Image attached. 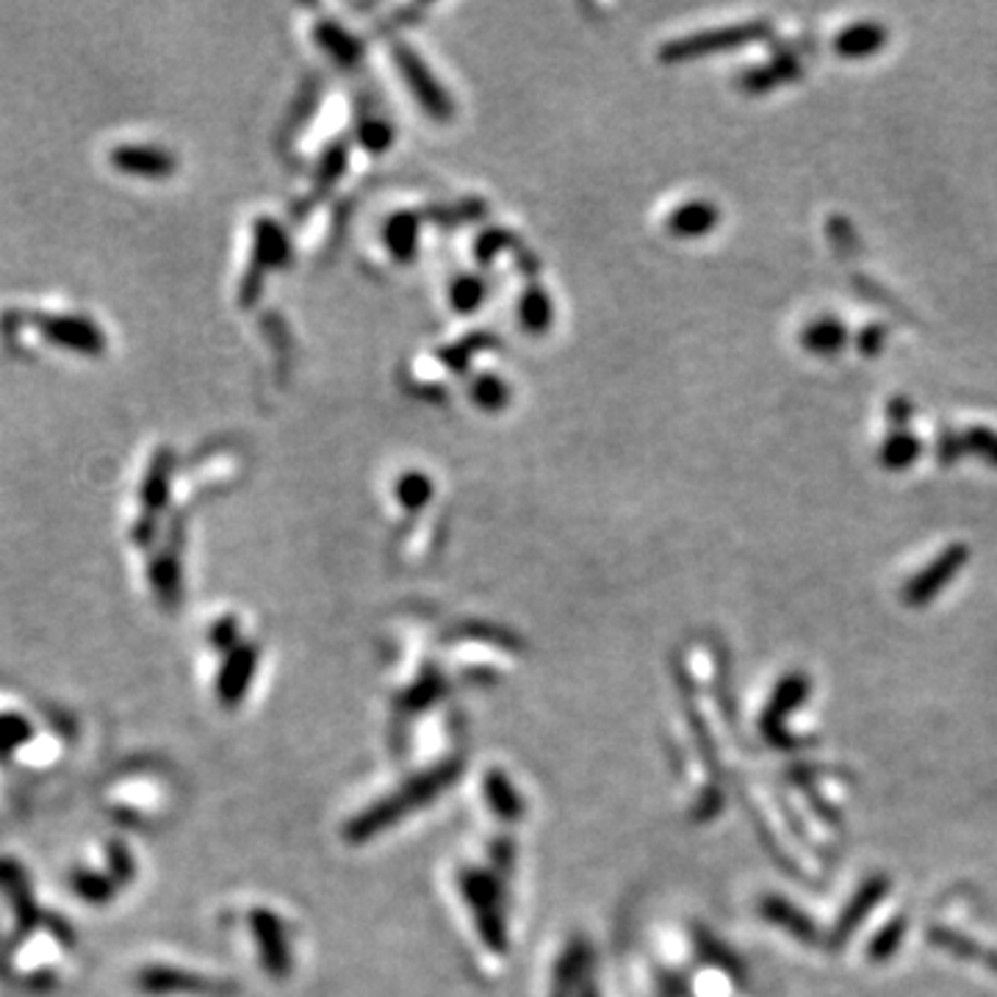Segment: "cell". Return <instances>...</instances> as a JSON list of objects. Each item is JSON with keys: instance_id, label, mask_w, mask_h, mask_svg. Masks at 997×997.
<instances>
[{"instance_id": "1", "label": "cell", "mask_w": 997, "mask_h": 997, "mask_svg": "<svg viewBox=\"0 0 997 997\" xmlns=\"http://www.w3.org/2000/svg\"><path fill=\"white\" fill-rule=\"evenodd\" d=\"M28 325L50 346L75 352L81 357H100L106 352V346H109L100 325L84 314H48V311H37V314H28Z\"/></svg>"}, {"instance_id": "2", "label": "cell", "mask_w": 997, "mask_h": 997, "mask_svg": "<svg viewBox=\"0 0 997 997\" xmlns=\"http://www.w3.org/2000/svg\"><path fill=\"white\" fill-rule=\"evenodd\" d=\"M964 562H968V546H950V549H945L943 555L931 562V566H925V569L920 571L912 582L903 585V591H901L903 605L907 607L931 605L934 596H937L945 585H950V582L956 580V574L964 569Z\"/></svg>"}, {"instance_id": "3", "label": "cell", "mask_w": 997, "mask_h": 997, "mask_svg": "<svg viewBox=\"0 0 997 997\" xmlns=\"http://www.w3.org/2000/svg\"><path fill=\"white\" fill-rule=\"evenodd\" d=\"M810 677L806 673H787L779 684H776L774 695H770L768 707L762 713V731L765 738L776 745H785V720L795 713L798 707H804V702L810 698Z\"/></svg>"}, {"instance_id": "4", "label": "cell", "mask_w": 997, "mask_h": 997, "mask_svg": "<svg viewBox=\"0 0 997 997\" xmlns=\"http://www.w3.org/2000/svg\"><path fill=\"white\" fill-rule=\"evenodd\" d=\"M0 892L7 895V901L12 903L14 920H17V934H28L31 928H37L42 914H39L37 901H34V889H31L28 876L17 862L0 859Z\"/></svg>"}, {"instance_id": "5", "label": "cell", "mask_w": 997, "mask_h": 997, "mask_svg": "<svg viewBox=\"0 0 997 997\" xmlns=\"http://www.w3.org/2000/svg\"><path fill=\"white\" fill-rule=\"evenodd\" d=\"M889 892V882L884 876L871 878V882H864L862 887L856 889V895L851 898L846 909H842L840 920H837L835 931H831V948H840L846 945L848 939L853 937V931L862 925V920L873 912L878 901H882L884 895Z\"/></svg>"}, {"instance_id": "6", "label": "cell", "mask_w": 997, "mask_h": 997, "mask_svg": "<svg viewBox=\"0 0 997 997\" xmlns=\"http://www.w3.org/2000/svg\"><path fill=\"white\" fill-rule=\"evenodd\" d=\"M111 163L125 175L167 178L175 170V158L153 145H120L111 150Z\"/></svg>"}, {"instance_id": "7", "label": "cell", "mask_w": 997, "mask_h": 997, "mask_svg": "<svg viewBox=\"0 0 997 997\" xmlns=\"http://www.w3.org/2000/svg\"><path fill=\"white\" fill-rule=\"evenodd\" d=\"M759 914L768 920V923L785 928L790 937L798 939V943L815 945L817 937H820L810 914L801 912V909H795L790 901L779 898V895H768V898H762Z\"/></svg>"}, {"instance_id": "8", "label": "cell", "mask_w": 997, "mask_h": 997, "mask_svg": "<svg viewBox=\"0 0 997 997\" xmlns=\"http://www.w3.org/2000/svg\"><path fill=\"white\" fill-rule=\"evenodd\" d=\"M762 25H743V28H726V31H715V34H698V37L688 39L682 45H673L668 50V59H679V56H698V53H715V50L724 48H738L740 42L751 37H759Z\"/></svg>"}, {"instance_id": "9", "label": "cell", "mask_w": 997, "mask_h": 997, "mask_svg": "<svg viewBox=\"0 0 997 997\" xmlns=\"http://www.w3.org/2000/svg\"><path fill=\"white\" fill-rule=\"evenodd\" d=\"M70 884H73V892L86 903H106L109 898H114L117 889L114 882H109V878L95 871H73Z\"/></svg>"}, {"instance_id": "10", "label": "cell", "mask_w": 997, "mask_h": 997, "mask_svg": "<svg viewBox=\"0 0 997 997\" xmlns=\"http://www.w3.org/2000/svg\"><path fill=\"white\" fill-rule=\"evenodd\" d=\"M903 937H907V917H895L892 923L884 925V928L878 931L876 937H873L871 948H867V956H871V961L882 964V961L892 959V956L898 953V948H901Z\"/></svg>"}, {"instance_id": "11", "label": "cell", "mask_w": 997, "mask_h": 997, "mask_svg": "<svg viewBox=\"0 0 997 997\" xmlns=\"http://www.w3.org/2000/svg\"><path fill=\"white\" fill-rule=\"evenodd\" d=\"M882 39L884 31L876 28V25H856V28H851L848 34H842V37L837 39V50L846 56H862L876 50Z\"/></svg>"}, {"instance_id": "12", "label": "cell", "mask_w": 997, "mask_h": 997, "mask_svg": "<svg viewBox=\"0 0 997 997\" xmlns=\"http://www.w3.org/2000/svg\"><path fill=\"white\" fill-rule=\"evenodd\" d=\"M31 740L28 720L14 713H0V754H12L14 749Z\"/></svg>"}, {"instance_id": "13", "label": "cell", "mask_w": 997, "mask_h": 997, "mask_svg": "<svg viewBox=\"0 0 997 997\" xmlns=\"http://www.w3.org/2000/svg\"><path fill=\"white\" fill-rule=\"evenodd\" d=\"M713 219H715L713 208L688 206V208H682L677 217H673V230H677V233H690V236H693V233H702V230L713 228Z\"/></svg>"}, {"instance_id": "14", "label": "cell", "mask_w": 997, "mask_h": 997, "mask_svg": "<svg viewBox=\"0 0 997 997\" xmlns=\"http://www.w3.org/2000/svg\"><path fill=\"white\" fill-rule=\"evenodd\" d=\"M840 327L835 325V321H823V325H815L810 330V336H806V341H810V346H815V350H831V346H837L840 344Z\"/></svg>"}, {"instance_id": "15", "label": "cell", "mask_w": 997, "mask_h": 997, "mask_svg": "<svg viewBox=\"0 0 997 997\" xmlns=\"http://www.w3.org/2000/svg\"><path fill=\"white\" fill-rule=\"evenodd\" d=\"M970 961H981V964H984L986 970H992V973L997 975V950H986V948H975V953H973V959Z\"/></svg>"}, {"instance_id": "16", "label": "cell", "mask_w": 997, "mask_h": 997, "mask_svg": "<svg viewBox=\"0 0 997 997\" xmlns=\"http://www.w3.org/2000/svg\"><path fill=\"white\" fill-rule=\"evenodd\" d=\"M109 853L114 856V862H117V853H120V846L109 848ZM117 871H120V876H131V871H127V867H122V864H117Z\"/></svg>"}]
</instances>
